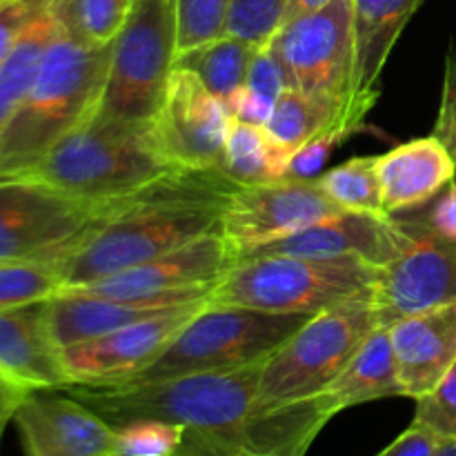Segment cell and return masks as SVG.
Masks as SVG:
<instances>
[{"instance_id":"d6986e66","label":"cell","mask_w":456,"mask_h":456,"mask_svg":"<svg viewBox=\"0 0 456 456\" xmlns=\"http://www.w3.org/2000/svg\"><path fill=\"white\" fill-rule=\"evenodd\" d=\"M387 330L403 396L421 399L456 363V303L405 316Z\"/></svg>"},{"instance_id":"5bb4252c","label":"cell","mask_w":456,"mask_h":456,"mask_svg":"<svg viewBox=\"0 0 456 456\" xmlns=\"http://www.w3.org/2000/svg\"><path fill=\"white\" fill-rule=\"evenodd\" d=\"M232 114L194 74L174 67L167 94L151 120L160 154L178 169H218Z\"/></svg>"},{"instance_id":"60d3db41","label":"cell","mask_w":456,"mask_h":456,"mask_svg":"<svg viewBox=\"0 0 456 456\" xmlns=\"http://www.w3.org/2000/svg\"><path fill=\"white\" fill-rule=\"evenodd\" d=\"M426 218L441 236L456 240V183H450L448 190L439 194V200Z\"/></svg>"},{"instance_id":"277c9868","label":"cell","mask_w":456,"mask_h":456,"mask_svg":"<svg viewBox=\"0 0 456 456\" xmlns=\"http://www.w3.org/2000/svg\"><path fill=\"white\" fill-rule=\"evenodd\" d=\"M156 147L150 125L89 116L45 154L31 176L78 199H120L176 172Z\"/></svg>"},{"instance_id":"7bdbcfd3","label":"cell","mask_w":456,"mask_h":456,"mask_svg":"<svg viewBox=\"0 0 456 456\" xmlns=\"http://www.w3.org/2000/svg\"><path fill=\"white\" fill-rule=\"evenodd\" d=\"M25 395H29V392L0 379V439H3L7 423L13 421V412H16L18 403L25 399Z\"/></svg>"},{"instance_id":"83f0119b","label":"cell","mask_w":456,"mask_h":456,"mask_svg":"<svg viewBox=\"0 0 456 456\" xmlns=\"http://www.w3.org/2000/svg\"><path fill=\"white\" fill-rule=\"evenodd\" d=\"M134 0H62L56 13L61 29L83 45L105 47L123 29Z\"/></svg>"},{"instance_id":"d6a6232c","label":"cell","mask_w":456,"mask_h":456,"mask_svg":"<svg viewBox=\"0 0 456 456\" xmlns=\"http://www.w3.org/2000/svg\"><path fill=\"white\" fill-rule=\"evenodd\" d=\"M288 0H232L227 34L265 47L281 29Z\"/></svg>"},{"instance_id":"4dcf8cb0","label":"cell","mask_w":456,"mask_h":456,"mask_svg":"<svg viewBox=\"0 0 456 456\" xmlns=\"http://www.w3.org/2000/svg\"><path fill=\"white\" fill-rule=\"evenodd\" d=\"M116 430V456H176L185 441V428L159 419H136Z\"/></svg>"},{"instance_id":"9a60e30c","label":"cell","mask_w":456,"mask_h":456,"mask_svg":"<svg viewBox=\"0 0 456 456\" xmlns=\"http://www.w3.org/2000/svg\"><path fill=\"white\" fill-rule=\"evenodd\" d=\"M410 239L408 223L387 214L341 212L292 236L261 245L234 263L258 256L361 258L374 267L395 261Z\"/></svg>"},{"instance_id":"2e32d148","label":"cell","mask_w":456,"mask_h":456,"mask_svg":"<svg viewBox=\"0 0 456 456\" xmlns=\"http://www.w3.org/2000/svg\"><path fill=\"white\" fill-rule=\"evenodd\" d=\"M25 395L13 412L27 456H116L114 426L74 396Z\"/></svg>"},{"instance_id":"f6af8a7d","label":"cell","mask_w":456,"mask_h":456,"mask_svg":"<svg viewBox=\"0 0 456 456\" xmlns=\"http://www.w3.org/2000/svg\"><path fill=\"white\" fill-rule=\"evenodd\" d=\"M435 456H456V439L441 441L439 450H436Z\"/></svg>"},{"instance_id":"8992f818","label":"cell","mask_w":456,"mask_h":456,"mask_svg":"<svg viewBox=\"0 0 456 456\" xmlns=\"http://www.w3.org/2000/svg\"><path fill=\"white\" fill-rule=\"evenodd\" d=\"M379 270L361 258L258 256L232 263L209 292L212 305L314 316L372 292Z\"/></svg>"},{"instance_id":"ee69618b","label":"cell","mask_w":456,"mask_h":456,"mask_svg":"<svg viewBox=\"0 0 456 456\" xmlns=\"http://www.w3.org/2000/svg\"><path fill=\"white\" fill-rule=\"evenodd\" d=\"M330 3H332V0H288V9H285L283 25L289 20H297V18H301V16H307V13H312V12H319V9L328 7Z\"/></svg>"},{"instance_id":"4316f807","label":"cell","mask_w":456,"mask_h":456,"mask_svg":"<svg viewBox=\"0 0 456 456\" xmlns=\"http://www.w3.org/2000/svg\"><path fill=\"white\" fill-rule=\"evenodd\" d=\"M332 125H343L352 134L356 132L332 107L319 102L316 98L307 96V94L298 92V89L288 87L281 94L279 101H276L274 111H272V118L265 125V129L281 147H285V150L294 154L298 147H303L316 134L332 127Z\"/></svg>"},{"instance_id":"3957f363","label":"cell","mask_w":456,"mask_h":456,"mask_svg":"<svg viewBox=\"0 0 456 456\" xmlns=\"http://www.w3.org/2000/svg\"><path fill=\"white\" fill-rule=\"evenodd\" d=\"M111 45L92 47L61 34L38 76L0 132V174H25L71 129L94 116L105 87Z\"/></svg>"},{"instance_id":"d4e9b609","label":"cell","mask_w":456,"mask_h":456,"mask_svg":"<svg viewBox=\"0 0 456 456\" xmlns=\"http://www.w3.org/2000/svg\"><path fill=\"white\" fill-rule=\"evenodd\" d=\"M256 52V45L225 34L199 47L178 52L174 67L194 74L200 85L227 107L230 98L245 85Z\"/></svg>"},{"instance_id":"f1b7e54d","label":"cell","mask_w":456,"mask_h":456,"mask_svg":"<svg viewBox=\"0 0 456 456\" xmlns=\"http://www.w3.org/2000/svg\"><path fill=\"white\" fill-rule=\"evenodd\" d=\"M319 183L330 200H334L346 212L386 214L377 174V156L346 160L319 176Z\"/></svg>"},{"instance_id":"b9f144b4","label":"cell","mask_w":456,"mask_h":456,"mask_svg":"<svg viewBox=\"0 0 456 456\" xmlns=\"http://www.w3.org/2000/svg\"><path fill=\"white\" fill-rule=\"evenodd\" d=\"M176 456H283L272 452H254V450L245 448H230V445H218L212 441L196 439V436L185 435L181 450Z\"/></svg>"},{"instance_id":"1f68e13d","label":"cell","mask_w":456,"mask_h":456,"mask_svg":"<svg viewBox=\"0 0 456 456\" xmlns=\"http://www.w3.org/2000/svg\"><path fill=\"white\" fill-rule=\"evenodd\" d=\"M178 52L199 47L227 34L232 0H174Z\"/></svg>"},{"instance_id":"ffe728a7","label":"cell","mask_w":456,"mask_h":456,"mask_svg":"<svg viewBox=\"0 0 456 456\" xmlns=\"http://www.w3.org/2000/svg\"><path fill=\"white\" fill-rule=\"evenodd\" d=\"M0 379L27 392L71 386L61 347L45 325L43 303L0 312Z\"/></svg>"},{"instance_id":"7a4b0ae2","label":"cell","mask_w":456,"mask_h":456,"mask_svg":"<svg viewBox=\"0 0 456 456\" xmlns=\"http://www.w3.org/2000/svg\"><path fill=\"white\" fill-rule=\"evenodd\" d=\"M234 190L221 169H176L111 199L105 216L56 261L62 285L85 288L218 230Z\"/></svg>"},{"instance_id":"603a6c76","label":"cell","mask_w":456,"mask_h":456,"mask_svg":"<svg viewBox=\"0 0 456 456\" xmlns=\"http://www.w3.org/2000/svg\"><path fill=\"white\" fill-rule=\"evenodd\" d=\"M423 0H354L356 71L361 96L379 98V78L401 31Z\"/></svg>"},{"instance_id":"f546056e","label":"cell","mask_w":456,"mask_h":456,"mask_svg":"<svg viewBox=\"0 0 456 456\" xmlns=\"http://www.w3.org/2000/svg\"><path fill=\"white\" fill-rule=\"evenodd\" d=\"M62 289L56 261H0V312L40 305Z\"/></svg>"},{"instance_id":"9c48e42d","label":"cell","mask_w":456,"mask_h":456,"mask_svg":"<svg viewBox=\"0 0 456 456\" xmlns=\"http://www.w3.org/2000/svg\"><path fill=\"white\" fill-rule=\"evenodd\" d=\"M377 328L370 294L310 316L263 363L258 381L261 401L288 405L321 396Z\"/></svg>"},{"instance_id":"5b68a950","label":"cell","mask_w":456,"mask_h":456,"mask_svg":"<svg viewBox=\"0 0 456 456\" xmlns=\"http://www.w3.org/2000/svg\"><path fill=\"white\" fill-rule=\"evenodd\" d=\"M310 316L276 314L252 307L212 305L208 298L163 354L118 386L134 387L208 372L261 365L303 328Z\"/></svg>"},{"instance_id":"e575fe53","label":"cell","mask_w":456,"mask_h":456,"mask_svg":"<svg viewBox=\"0 0 456 456\" xmlns=\"http://www.w3.org/2000/svg\"><path fill=\"white\" fill-rule=\"evenodd\" d=\"M347 136H352V132L343 125H332V127L316 134L312 141H307L305 145L294 151L285 178H314L316 174L323 172L334 147L341 145Z\"/></svg>"},{"instance_id":"ab89813d","label":"cell","mask_w":456,"mask_h":456,"mask_svg":"<svg viewBox=\"0 0 456 456\" xmlns=\"http://www.w3.org/2000/svg\"><path fill=\"white\" fill-rule=\"evenodd\" d=\"M274 101L261 96V94L252 92L249 87H240L234 96L227 102V110L234 118L243 120V123L258 125V127H265L272 118V111H274Z\"/></svg>"},{"instance_id":"44dd1931","label":"cell","mask_w":456,"mask_h":456,"mask_svg":"<svg viewBox=\"0 0 456 456\" xmlns=\"http://www.w3.org/2000/svg\"><path fill=\"white\" fill-rule=\"evenodd\" d=\"M377 174L383 209L395 216L405 209L421 208L448 190L454 181V163L444 142L430 134L377 156Z\"/></svg>"},{"instance_id":"ba28073f","label":"cell","mask_w":456,"mask_h":456,"mask_svg":"<svg viewBox=\"0 0 456 456\" xmlns=\"http://www.w3.org/2000/svg\"><path fill=\"white\" fill-rule=\"evenodd\" d=\"M174 0H134L123 29L111 43L101 102L94 114L132 125H151L176 65Z\"/></svg>"},{"instance_id":"cb8c5ba5","label":"cell","mask_w":456,"mask_h":456,"mask_svg":"<svg viewBox=\"0 0 456 456\" xmlns=\"http://www.w3.org/2000/svg\"><path fill=\"white\" fill-rule=\"evenodd\" d=\"M292 156V151L281 147L265 127L243 123L232 116L218 169L239 187L267 185L288 176Z\"/></svg>"},{"instance_id":"7402d4cb","label":"cell","mask_w":456,"mask_h":456,"mask_svg":"<svg viewBox=\"0 0 456 456\" xmlns=\"http://www.w3.org/2000/svg\"><path fill=\"white\" fill-rule=\"evenodd\" d=\"M403 396L395 352L390 343V330L377 328L354 352L343 372L332 386L319 396L330 414H338L354 405L370 401Z\"/></svg>"},{"instance_id":"ac0fdd59","label":"cell","mask_w":456,"mask_h":456,"mask_svg":"<svg viewBox=\"0 0 456 456\" xmlns=\"http://www.w3.org/2000/svg\"><path fill=\"white\" fill-rule=\"evenodd\" d=\"M232 265L230 249L221 234V227L174 252L141 263L136 267L118 272L114 276L96 281L74 292L94 294V297H156V294L183 292L191 288L214 285Z\"/></svg>"},{"instance_id":"52a82bcc","label":"cell","mask_w":456,"mask_h":456,"mask_svg":"<svg viewBox=\"0 0 456 456\" xmlns=\"http://www.w3.org/2000/svg\"><path fill=\"white\" fill-rule=\"evenodd\" d=\"M267 47L279 58L288 87L325 102L359 132L377 101L359 92L354 0H332L319 12L285 22Z\"/></svg>"},{"instance_id":"30bf717a","label":"cell","mask_w":456,"mask_h":456,"mask_svg":"<svg viewBox=\"0 0 456 456\" xmlns=\"http://www.w3.org/2000/svg\"><path fill=\"white\" fill-rule=\"evenodd\" d=\"M110 200L78 199L31 174H0V261H58Z\"/></svg>"},{"instance_id":"7c38bea8","label":"cell","mask_w":456,"mask_h":456,"mask_svg":"<svg viewBox=\"0 0 456 456\" xmlns=\"http://www.w3.org/2000/svg\"><path fill=\"white\" fill-rule=\"evenodd\" d=\"M346 212L321 187L319 178H283L232 191L221 218V234L232 263L261 245L292 236L314 223Z\"/></svg>"},{"instance_id":"74e56055","label":"cell","mask_w":456,"mask_h":456,"mask_svg":"<svg viewBox=\"0 0 456 456\" xmlns=\"http://www.w3.org/2000/svg\"><path fill=\"white\" fill-rule=\"evenodd\" d=\"M38 13L25 0H0V62L7 58L16 40Z\"/></svg>"},{"instance_id":"e0dca14e","label":"cell","mask_w":456,"mask_h":456,"mask_svg":"<svg viewBox=\"0 0 456 456\" xmlns=\"http://www.w3.org/2000/svg\"><path fill=\"white\" fill-rule=\"evenodd\" d=\"M214 285L205 288L183 289L172 294H156V297H94V294L62 289L61 294L43 303V319L58 347H69L87 338L110 334L125 325L138 323L150 316L181 307L185 303L208 298Z\"/></svg>"},{"instance_id":"8d00e7d4","label":"cell","mask_w":456,"mask_h":456,"mask_svg":"<svg viewBox=\"0 0 456 456\" xmlns=\"http://www.w3.org/2000/svg\"><path fill=\"white\" fill-rule=\"evenodd\" d=\"M245 87L252 92L261 94V96L270 98V101H279L281 94L288 89V78L281 67L279 58L274 56L270 47H258L256 56H254L252 65H249L248 78H245Z\"/></svg>"},{"instance_id":"f35d334b","label":"cell","mask_w":456,"mask_h":456,"mask_svg":"<svg viewBox=\"0 0 456 456\" xmlns=\"http://www.w3.org/2000/svg\"><path fill=\"white\" fill-rule=\"evenodd\" d=\"M439 445L441 439L435 432L412 423L408 430L401 432V435L377 456H435Z\"/></svg>"},{"instance_id":"484cf974","label":"cell","mask_w":456,"mask_h":456,"mask_svg":"<svg viewBox=\"0 0 456 456\" xmlns=\"http://www.w3.org/2000/svg\"><path fill=\"white\" fill-rule=\"evenodd\" d=\"M58 34H61V22L56 13H38L25 27L7 58L0 62V132L29 92L43 65L45 53Z\"/></svg>"},{"instance_id":"8fae6325","label":"cell","mask_w":456,"mask_h":456,"mask_svg":"<svg viewBox=\"0 0 456 456\" xmlns=\"http://www.w3.org/2000/svg\"><path fill=\"white\" fill-rule=\"evenodd\" d=\"M405 223L408 243L395 261L379 270L370 292L379 328L456 303V240L441 236L428 218Z\"/></svg>"},{"instance_id":"6da1fadb","label":"cell","mask_w":456,"mask_h":456,"mask_svg":"<svg viewBox=\"0 0 456 456\" xmlns=\"http://www.w3.org/2000/svg\"><path fill=\"white\" fill-rule=\"evenodd\" d=\"M261 370L263 363L134 387L69 386L65 392L114 428L136 419H159L218 445L305 456L332 414L319 396L288 405L263 403L258 396Z\"/></svg>"},{"instance_id":"836d02e7","label":"cell","mask_w":456,"mask_h":456,"mask_svg":"<svg viewBox=\"0 0 456 456\" xmlns=\"http://www.w3.org/2000/svg\"><path fill=\"white\" fill-rule=\"evenodd\" d=\"M412 423L428 428L441 441L456 439V363L435 390L417 399Z\"/></svg>"},{"instance_id":"d590c367","label":"cell","mask_w":456,"mask_h":456,"mask_svg":"<svg viewBox=\"0 0 456 456\" xmlns=\"http://www.w3.org/2000/svg\"><path fill=\"white\" fill-rule=\"evenodd\" d=\"M435 134L448 154L452 156L454 163V181L456 183V40L450 43L448 53H445V69H444V87H441L439 114H436Z\"/></svg>"},{"instance_id":"4fadbf2b","label":"cell","mask_w":456,"mask_h":456,"mask_svg":"<svg viewBox=\"0 0 456 456\" xmlns=\"http://www.w3.org/2000/svg\"><path fill=\"white\" fill-rule=\"evenodd\" d=\"M209 298V297H208ZM208 298L125 325L110 334L62 347L61 359L71 386H118L154 363Z\"/></svg>"}]
</instances>
